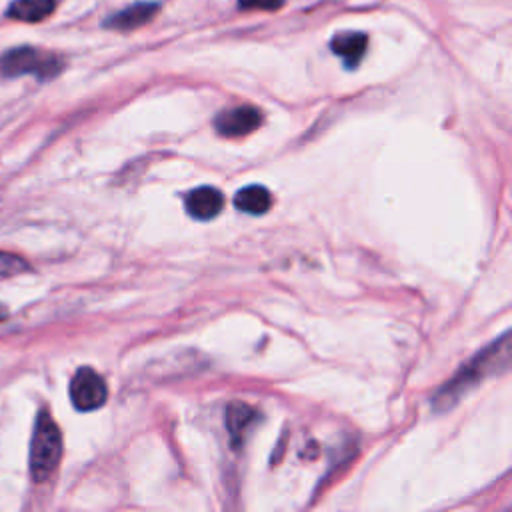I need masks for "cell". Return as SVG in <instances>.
Masks as SVG:
<instances>
[{
	"mask_svg": "<svg viewBox=\"0 0 512 512\" xmlns=\"http://www.w3.org/2000/svg\"><path fill=\"white\" fill-rule=\"evenodd\" d=\"M108 388L104 378L94 372L88 366H82L76 370V374L70 380V400L76 410L90 412L100 408L106 402Z\"/></svg>",
	"mask_w": 512,
	"mask_h": 512,
	"instance_id": "4",
	"label": "cell"
},
{
	"mask_svg": "<svg viewBox=\"0 0 512 512\" xmlns=\"http://www.w3.org/2000/svg\"><path fill=\"white\" fill-rule=\"evenodd\" d=\"M262 124V112L252 104H240L222 110L214 118V128L220 136L240 138L254 132Z\"/></svg>",
	"mask_w": 512,
	"mask_h": 512,
	"instance_id": "5",
	"label": "cell"
},
{
	"mask_svg": "<svg viewBox=\"0 0 512 512\" xmlns=\"http://www.w3.org/2000/svg\"><path fill=\"white\" fill-rule=\"evenodd\" d=\"M284 0H238V8L240 10H266V12H272V10H278L282 8Z\"/></svg>",
	"mask_w": 512,
	"mask_h": 512,
	"instance_id": "13",
	"label": "cell"
},
{
	"mask_svg": "<svg viewBox=\"0 0 512 512\" xmlns=\"http://www.w3.org/2000/svg\"><path fill=\"white\" fill-rule=\"evenodd\" d=\"M64 70V58L34 46H18L0 56V74L6 78L34 76L38 80H52Z\"/></svg>",
	"mask_w": 512,
	"mask_h": 512,
	"instance_id": "3",
	"label": "cell"
},
{
	"mask_svg": "<svg viewBox=\"0 0 512 512\" xmlns=\"http://www.w3.org/2000/svg\"><path fill=\"white\" fill-rule=\"evenodd\" d=\"M186 210L196 220H212L224 206V196L218 188L200 186L186 194Z\"/></svg>",
	"mask_w": 512,
	"mask_h": 512,
	"instance_id": "8",
	"label": "cell"
},
{
	"mask_svg": "<svg viewBox=\"0 0 512 512\" xmlns=\"http://www.w3.org/2000/svg\"><path fill=\"white\" fill-rule=\"evenodd\" d=\"M62 458V434L48 410H40L30 440V476L34 482H46Z\"/></svg>",
	"mask_w": 512,
	"mask_h": 512,
	"instance_id": "2",
	"label": "cell"
},
{
	"mask_svg": "<svg viewBox=\"0 0 512 512\" xmlns=\"http://www.w3.org/2000/svg\"><path fill=\"white\" fill-rule=\"evenodd\" d=\"M510 360V336L504 334L500 340L492 342L488 348L478 352L466 366L458 370V374L446 382L444 388L434 396V404L440 408H450L458 398L468 392L472 386L480 384L484 378L502 372L508 368Z\"/></svg>",
	"mask_w": 512,
	"mask_h": 512,
	"instance_id": "1",
	"label": "cell"
},
{
	"mask_svg": "<svg viewBox=\"0 0 512 512\" xmlns=\"http://www.w3.org/2000/svg\"><path fill=\"white\" fill-rule=\"evenodd\" d=\"M234 206L246 214H264L272 206V194L260 184L244 186L236 192Z\"/></svg>",
	"mask_w": 512,
	"mask_h": 512,
	"instance_id": "10",
	"label": "cell"
},
{
	"mask_svg": "<svg viewBox=\"0 0 512 512\" xmlns=\"http://www.w3.org/2000/svg\"><path fill=\"white\" fill-rule=\"evenodd\" d=\"M158 10H160L158 2H136L118 10L110 18H106L104 26L120 32H130L148 24L158 14Z\"/></svg>",
	"mask_w": 512,
	"mask_h": 512,
	"instance_id": "6",
	"label": "cell"
},
{
	"mask_svg": "<svg viewBox=\"0 0 512 512\" xmlns=\"http://www.w3.org/2000/svg\"><path fill=\"white\" fill-rule=\"evenodd\" d=\"M256 420V410L244 402H232L228 404V410H226V426H228V432H230V438L232 442L238 446L242 444L248 428L254 424Z\"/></svg>",
	"mask_w": 512,
	"mask_h": 512,
	"instance_id": "11",
	"label": "cell"
},
{
	"mask_svg": "<svg viewBox=\"0 0 512 512\" xmlns=\"http://www.w3.org/2000/svg\"><path fill=\"white\" fill-rule=\"evenodd\" d=\"M26 270H30V264L24 258L0 250V276H16Z\"/></svg>",
	"mask_w": 512,
	"mask_h": 512,
	"instance_id": "12",
	"label": "cell"
},
{
	"mask_svg": "<svg viewBox=\"0 0 512 512\" xmlns=\"http://www.w3.org/2000/svg\"><path fill=\"white\" fill-rule=\"evenodd\" d=\"M8 314H10V310L0 302V322H4L8 318Z\"/></svg>",
	"mask_w": 512,
	"mask_h": 512,
	"instance_id": "14",
	"label": "cell"
},
{
	"mask_svg": "<svg viewBox=\"0 0 512 512\" xmlns=\"http://www.w3.org/2000/svg\"><path fill=\"white\" fill-rule=\"evenodd\" d=\"M368 48V36L358 30L338 32L330 40V50L344 62L346 68H356Z\"/></svg>",
	"mask_w": 512,
	"mask_h": 512,
	"instance_id": "7",
	"label": "cell"
},
{
	"mask_svg": "<svg viewBox=\"0 0 512 512\" xmlns=\"http://www.w3.org/2000/svg\"><path fill=\"white\" fill-rule=\"evenodd\" d=\"M54 10H56V0H14L8 6L6 16L26 24H38L46 20Z\"/></svg>",
	"mask_w": 512,
	"mask_h": 512,
	"instance_id": "9",
	"label": "cell"
}]
</instances>
